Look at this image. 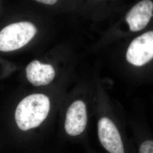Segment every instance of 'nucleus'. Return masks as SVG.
Wrapping results in <instances>:
<instances>
[{
    "label": "nucleus",
    "mask_w": 153,
    "mask_h": 153,
    "mask_svg": "<svg viewBox=\"0 0 153 153\" xmlns=\"http://www.w3.org/2000/svg\"><path fill=\"white\" fill-rule=\"evenodd\" d=\"M88 123V113L85 103L76 100L69 107L66 115L65 129L71 136H78L84 131Z\"/></svg>",
    "instance_id": "nucleus-4"
},
{
    "label": "nucleus",
    "mask_w": 153,
    "mask_h": 153,
    "mask_svg": "<svg viewBox=\"0 0 153 153\" xmlns=\"http://www.w3.org/2000/svg\"><path fill=\"white\" fill-rule=\"evenodd\" d=\"M128 61L141 66L153 59V31H148L133 40L126 54Z\"/></svg>",
    "instance_id": "nucleus-3"
},
{
    "label": "nucleus",
    "mask_w": 153,
    "mask_h": 153,
    "mask_svg": "<svg viewBox=\"0 0 153 153\" xmlns=\"http://www.w3.org/2000/svg\"><path fill=\"white\" fill-rule=\"evenodd\" d=\"M36 31L30 22H17L8 25L0 31V51L10 52L22 48L33 38Z\"/></svg>",
    "instance_id": "nucleus-2"
},
{
    "label": "nucleus",
    "mask_w": 153,
    "mask_h": 153,
    "mask_svg": "<svg viewBox=\"0 0 153 153\" xmlns=\"http://www.w3.org/2000/svg\"><path fill=\"white\" fill-rule=\"evenodd\" d=\"M50 109L48 97L42 94H32L25 98L16 107L15 119L22 131L38 127L46 119Z\"/></svg>",
    "instance_id": "nucleus-1"
},
{
    "label": "nucleus",
    "mask_w": 153,
    "mask_h": 153,
    "mask_svg": "<svg viewBox=\"0 0 153 153\" xmlns=\"http://www.w3.org/2000/svg\"><path fill=\"white\" fill-rule=\"evenodd\" d=\"M37 2H42L43 4H49V5H53L55 4L56 2H57V1L56 0H38Z\"/></svg>",
    "instance_id": "nucleus-8"
},
{
    "label": "nucleus",
    "mask_w": 153,
    "mask_h": 153,
    "mask_svg": "<svg viewBox=\"0 0 153 153\" xmlns=\"http://www.w3.org/2000/svg\"><path fill=\"white\" fill-rule=\"evenodd\" d=\"M26 71L28 81L36 86L49 84L55 76V70L52 66L41 64L37 60L30 62Z\"/></svg>",
    "instance_id": "nucleus-6"
},
{
    "label": "nucleus",
    "mask_w": 153,
    "mask_h": 153,
    "mask_svg": "<svg viewBox=\"0 0 153 153\" xmlns=\"http://www.w3.org/2000/svg\"><path fill=\"white\" fill-rule=\"evenodd\" d=\"M136 153H153V138L141 137L136 138Z\"/></svg>",
    "instance_id": "nucleus-7"
},
{
    "label": "nucleus",
    "mask_w": 153,
    "mask_h": 153,
    "mask_svg": "<svg viewBox=\"0 0 153 153\" xmlns=\"http://www.w3.org/2000/svg\"><path fill=\"white\" fill-rule=\"evenodd\" d=\"M153 3L149 0L142 1L134 6L126 16L130 30L139 31L145 27L153 16Z\"/></svg>",
    "instance_id": "nucleus-5"
}]
</instances>
